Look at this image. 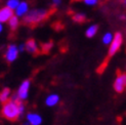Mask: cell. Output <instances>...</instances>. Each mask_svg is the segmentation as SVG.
Listing matches in <instances>:
<instances>
[{"label":"cell","mask_w":126,"mask_h":125,"mask_svg":"<svg viewBox=\"0 0 126 125\" xmlns=\"http://www.w3.org/2000/svg\"><path fill=\"white\" fill-rule=\"evenodd\" d=\"M20 99L18 101H14L9 99L6 103L3 104L1 109V115L3 118H5L8 121H16L18 118L22 116L20 111Z\"/></svg>","instance_id":"obj_1"},{"label":"cell","mask_w":126,"mask_h":125,"mask_svg":"<svg viewBox=\"0 0 126 125\" xmlns=\"http://www.w3.org/2000/svg\"><path fill=\"white\" fill-rule=\"evenodd\" d=\"M49 16V11L43 8L31 9L27 12V15L23 17V23L28 26H35L45 21Z\"/></svg>","instance_id":"obj_2"},{"label":"cell","mask_w":126,"mask_h":125,"mask_svg":"<svg viewBox=\"0 0 126 125\" xmlns=\"http://www.w3.org/2000/svg\"><path fill=\"white\" fill-rule=\"evenodd\" d=\"M122 42H123V38H122L121 33L117 32L114 35V37H113V40H112L110 47H109V52H108L109 57H113L116 52H118V50L120 49V47L122 45Z\"/></svg>","instance_id":"obj_3"},{"label":"cell","mask_w":126,"mask_h":125,"mask_svg":"<svg viewBox=\"0 0 126 125\" xmlns=\"http://www.w3.org/2000/svg\"><path fill=\"white\" fill-rule=\"evenodd\" d=\"M30 86H31V81L29 79L25 80L22 82V84L18 87V89L16 91V95L20 101H26L29 96V90H30Z\"/></svg>","instance_id":"obj_4"},{"label":"cell","mask_w":126,"mask_h":125,"mask_svg":"<svg viewBox=\"0 0 126 125\" xmlns=\"http://www.w3.org/2000/svg\"><path fill=\"white\" fill-rule=\"evenodd\" d=\"M126 88V73H119L114 81V89L118 93H122Z\"/></svg>","instance_id":"obj_5"},{"label":"cell","mask_w":126,"mask_h":125,"mask_svg":"<svg viewBox=\"0 0 126 125\" xmlns=\"http://www.w3.org/2000/svg\"><path fill=\"white\" fill-rule=\"evenodd\" d=\"M18 47L16 45V44H9L6 48V51H5V54H4V58L6 60V62H14L17 57H18Z\"/></svg>","instance_id":"obj_6"},{"label":"cell","mask_w":126,"mask_h":125,"mask_svg":"<svg viewBox=\"0 0 126 125\" xmlns=\"http://www.w3.org/2000/svg\"><path fill=\"white\" fill-rule=\"evenodd\" d=\"M15 16V10L10 9L7 6L0 8V23H7L11 16Z\"/></svg>","instance_id":"obj_7"},{"label":"cell","mask_w":126,"mask_h":125,"mask_svg":"<svg viewBox=\"0 0 126 125\" xmlns=\"http://www.w3.org/2000/svg\"><path fill=\"white\" fill-rule=\"evenodd\" d=\"M25 48L31 54H38L40 52V49L37 45V42L34 39H29L25 43Z\"/></svg>","instance_id":"obj_8"},{"label":"cell","mask_w":126,"mask_h":125,"mask_svg":"<svg viewBox=\"0 0 126 125\" xmlns=\"http://www.w3.org/2000/svg\"><path fill=\"white\" fill-rule=\"evenodd\" d=\"M29 11V4L26 1H21L16 9L15 10L16 16L17 17H23L27 15V12Z\"/></svg>","instance_id":"obj_9"},{"label":"cell","mask_w":126,"mask_h":125,"mask_svg":"<svg viewBox=\"0 0 126 125\" xmlns=\"http://www.w3.org/2000/svg\"><path fill=\"white\" fill-rule=\"evenodd\" d=\"M26 118L29 125H41L42 123V117L37 113H28Z\"/></svg>","instance_id":"obj_10"},{"label":"cell","mask_w":126,"mask_h":125,"mask_svg":"<svg viewBox=\"0 0 126 125\" xmlns=\"http://www.w3.org/2000/svg\"><path fill=\"white\" fill-rule=\"evenodd\" d=\"M60 102V96L58 94H55V93H52V94H49L46 99H45V105L47 107H54L59 104Z\"/></svg>","instance_id":"obj_11"},{"label":"cell","mask_w":126,"mask_h":125,"mask_svg":"<svg viewBox=\"0 0 126 125\" xmlns=\"http://www.w3.org/2000/svg\"><path fill=\"white\" fill-rule=\"evenodd\" d=\"M10 95H11V91L8 87H5L2 89V91L0 92V103H6L7 101L10 99Z\"/></svg>","instance_id":"obj_12"},{"label":"cell","mask_w":126,"mask_h":125,"mask_svg":"<svg viewBox=\"0 0 126 125\" xmlns=\"http://www.w3.org/2000/svg\"><path fill=\"white\" fill-rule=\"evenodd\" d=\"M7 23H8V26H9L10 30L16 31L17 29V27H18V25H20V20H18V17L15 15L14 16H11L9 18V21Z\"/></svg>","instance_id":"obj_13"},{"label":"cell","mask_w":126,"mask_h":125,"mask_svg":"<svg viewBox=\"0 0 126 125\" xmlns=\"http://www.w3.org/2000/svg\"><path fill=\"white\" fill-rule=\"evenodd\" d=\"M97 30H98L97 25H92V26L88 27L87 30H86V32H85L86 37H88V38H92V37L95 36V34L97 33Z\"/></svg>","instance_id":"obj_14"},{"label":"cell","mask_w":126,"mask_h":125,"mask_svg":"<svg viewBox=\"0 0 126 125\" xmlns=\"http://www.w3.org/2000/svg\"><path fill=\"white\" fill-rule=\"evenodd\" d=\"M72 20L74 22H76L78 24H81V23H84L86 21V16L84 14H80V12H78V14H75L72 16Z\"/></svg>","instance_id":"obj_15"},{"label":"cell","mask_w":126,"mask_h":125,"mask_svg":"<svg viewBox=\"0 0 126 125\" xmlns=\"http://www.w3.org/2000/svg\"><path fill=\"white\" fill-rule=\"evenodd\" d=\"M20 2H21L20 0H7L5 6H7V7H9L12 10H16V7L18 6V4H20Z\"/></svg>","instance_id":"obj_16"},{"label":"cell","mask_w":126,"mask_h":125,"mask_svg":"<svg viewBox=\"0 0 126 125\" xmlns=\"http://www.w3.org/2000/svg\"><path fill=\"white\" fill-rule=\"evenodd\" d=\"M52 46H53V43L51 41L43 43V44L41 45V51L44 52V53H47V52H49L50 49L52 48Z\"/></svg>","instance_id":"obj_17"},{"label":"cell","mask_w":126,"mask_h":125,"mask_svg":"<svg viewBox=\"0 0 126 125\" xmlns=\"http://www.w3.org/2000/svg\"><path fill=\"white\" fill-rule=\"evenodd\" d=\"M113 37L114 36L112 35V33H110V32L106 33L104 35V37H103V42L105 43V44H111V42L113 40Z\"/></svg>","instance_id":"obj_18"},{"label":"cell","mask_w":126,"mask_h":125,"mask_svg":"<svg viewBox=\"0 0 126 125\" xmlns=\"http://www.w3.org/2000/svg\"><path fill=\"white\" fill-rule=\"evenodd\" d=\"M83 2H84V3L86 4V5H89V6H93V5L97 4L98 0H83Z\"/></svg>","instance_id":"obj_19"},{"label":"cell","mask_w":126,"mask_h":125,"mask_svg":"<svg viewBox=\"0 0 126 125\" xmlns=\"http://www.w3.org/2000/svg\"><path fill=\"white\" fill-rule=\"evenodd\" d=\"M17 47H18V51L20 52H23V51L26 50V48H25V44H20Z\"/></svg>","instance_id":"obj_20"},{"label":"cell","mask_w":126,"mask_h":125,"mask_svg":"<svg viewBox=\"0 0 126 125\" xmlns=\"http://www.w3.org/2000/svg\"><path fill=\"white\" fill-rule=\"evenodd\" d=\"M61 2H62V0H52V3L54 6H59L61 4Z\"/></svg>","instance_id":"obj_21"},{"label":"cell","mask_w":126,"mask_h":125,"mask_svg":"<svg viewBox=\"0 0 126 125\" xmlns=\"http://www.w3.org/2000/svg\"><path fill=\"white\" fill-rule=\"evenodd\" d=\"M3 31V25H2V23H0V33H1Z\"/></svg>","instance_id":"obj_22"},{"label":"cell","mask_w":126,"mask_h":125,"mask_svg":"<svg viewBox=\"0 0 126 125\" xmlns=\"http://www.w3.org/2000/svg\"><path fill=\"white\" fill-rule=\"evenodd\" d=\"M122 1H123V3H124V4H126V0H122Z\"/></svg>","instance_id":"obj_23"},{"label":"cell","mask_w":126,"mask_h":125,"mask_svg":"<svg viewBox=\"0 0 126 125\" xmlns=\"http://www.w3.org/2000/svg\"><path fill=\"white\" fill-rule=\"evenodd\" d=\"M75 1H81V0H75Z\"/></svg>","instance_id":"obj_24"}]
</instances>
